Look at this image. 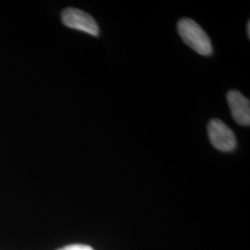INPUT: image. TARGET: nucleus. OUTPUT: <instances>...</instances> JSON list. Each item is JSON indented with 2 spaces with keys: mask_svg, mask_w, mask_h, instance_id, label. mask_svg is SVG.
<instances>
[{
  "mask_svg": "<svg viewBox=\"0 0 250 250\" xmlns=\"http://www.w3.org/2000/svg\"><path fill=\"white\" fill-rule=\"evenodd\" d=\"M177 30L182 40L197 53L202 56H210L213 52L209 37L194 20L181 19L177 24Z\"/></svg>",
  "mask_w": 250,
  "mask_h": 250,
  "instance_id": "1",
  "label": "nucleus"
},
{
  "mask_svg": "<svg viewBox=\"0 0 250 250\" xmlns=\"http://www.w3.org/2000/svg\"><path fill=\"white\" fill-rule=\"evenodd\" d=\"M208 134L211 145L220 151L232 152L237 146L235 134L220 119H213L208 123Z\"/></svg>",
  "mask_w": 250,
  "mask_h": 250,
  "instance_id": "2",
  "label": "nucleus"
},
{
  "mask_svg": "<svg viewBox=\"0 0 250 250\" xmlns=\"http://www.w3.org/2000/svg\"><path fill=\"white\" fill-rule=\"evenodd\" d=\"M62 21L65 26L86 33L90 36H99V24L96 20L81 9L74 8L64 9L62 12Z\"/></svg>",
  "mask_w": 250,
  "mask_h": 250,
  "instance_id": "3",
  "label": "nucleus"
},
{
  "mask_svg": "<svg viewBox=\"0 0 250 250\" xmlns=\"http://www.w3.org/2000/svg\"><path fill=\"white\" fill-rule=\"evenodd\" d=\"M227 101L235 123L242 126H250V99L243 96L240 92L231 90L227 93Z\"/></svg>",
  "mask_w": 250,
  "mask_h": 250,
  "instance_id": "4",
  "label": "nucleus"
},
{
  "mask_svg": "<svg viewBox=\"0 0 250 250\" xmlns=\"http://www.w3.org/2000/svg\"><path fill=\"white\" fill-rule=\"evenodd\" d=\"M59 250H94L89 246L86 245H80V244H76V245H70L67 246L65 248H62Z\"/></svg>",
  "mask_w": 250,
  "mask_h": 250,
  "instance_id": "5",
  "label": "nucleus"
},
{
  "mask_svg": "<svg viewBox=\"0 0 250 250\" xmlns=\"http://www.w3.org/2000/svg\"><path fill=\"white\" fill-rule=\"evenodd\" d=\"M247 27H248V36H249V38H250V21H248Z\"/></svg>",
  "mask_w": 250,
  "mask_h": 250,
  "instance_id": "6",
  "label": "nucleus"
}]
</instances>
